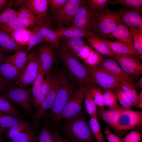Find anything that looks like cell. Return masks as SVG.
I'll list each match as a JSON object with an SVG mask.
<instances>
[{
  "label": "cell",
  "instance_id": "cell-1",
  "mask_svg": "<svg viewBox=\"0 0 142 142\" xmlns=\"http://www.w3.org/2000/svg\"><path fill=\"white\" fill-rule=\"evenodd\" d=\"M122 12V9L113 11L105 8L97 11H92L90 22L92 31L99 37H106L121 20Z\"/></svg>",
  "mask_w": 142,
  "mask_h": 142
},
{
  "label": "cell",
  "instance_id": "cell-2",
  "mask_svg": "<svg viewBox=\"0 0 142 142\" xmlns=\"http://www.w3.org/2000/svg\"><path fill=\"white\" fill-rule=\"evenodd\" d=\"M59 50L61 60L71 80L79 86L96 85L90 78L85 65L62 46Z\"/></svg>",
  "mask_w": 142,
  "mask_h": 142
},
{
  "label": "cell",
  "instance_id": "cell-3",
  "mask_svg": "<svg viewBox=\"0 0 142 142\" xmlns=\"http://www.w3.org/2000/svg\"><path fill=\"white\" fill-rule=\"evenodd\" d=\"M64 129L70 142H95L89 122L83 114L68 119Z\"/></svg>",
  "mask_w": 142,
  "mask_h": 142
},
{
  "label": "cell",
  "instance_id": "cell-4",
  "mask_svg": "<svg viewBox=\"0 0 142 142\" xmlns=\"http://www.w3.org/2000/svg\"><path fill=\"white\" fill-rule=\"evenodd\" d=\"M75 89L69 77L63 72H60L59 88L53 105L49 111L52 119L62 112Z\"/></svg>",
  "mask_w": 142,
  "mask_h": 142
},
{
  "label": "cell",
  "instance_id": "cell-5",
  "mask_svg": "<svg viewBox=\"0 0 142 142\" xmlns=\"http://www.w3.org/2000/svg\"><path fill=\"white\" fill-rule=\"evenodd\" d=\"M142 112L123 109L115 126L111 129L120 138L130 131L141 128Z\"/></svg>",
  "mask_w": 142,
  "mask_h": 142
},
{
  "label": "cell",
  "instance_id": "cell-6",
  "mask_svg": "<svg viewBox=\"0 0 142 142\" xmlns=\"http://www.w3.org/2000/svg\"><path fill=\"white\" fill-rule=\"evenodd\" d=\"M8 85L6 86L2 94L9 100L18 104L27 114L32 115L33 109L31 89L22 88L14 84Z\"/></svg>",
  "mask_w": 142,
  "mask_h": 142
},
{
  "label": "cell",
  "instance_id": "cell-7",
  "mask_svg": "<svg viewBox=\"0 0 142 142\" xmlns=\"http://www.w3.org/2000/svg\"><path fill=\"white\" fill-rule=\"evenodd\" d=\"M87 90L85 85L79 86L76 89L71 98L60 114L52 120L58 121L63 119H69L82 114L83 103Z\"/></svg>",
  "mask_w": 142,
  "mask_h": 142
},
{
  "label": "cell",
  "instance_id": "cell-8",
  "mask_svg": "<svg viewBox=\"0 0 142 142\" xmlns=\"http://www.w3.org/2000/svg\"><path fill=\"white\" fill-rule=\"evenodd\" d=\"M88 75L93 82L103 93L108 90H113L119 85L121 79L116 77L96 67L85 65Z\"/></svg>",
  "mask_w": 142,
  "mask_h": 142
},
{
  "label": "cell",
  "instance_id": "cell-9",
  "mask_svg": "<svg viewBox=\"0 0 142 142\" xmlns=\"http://www.w3.org/2000/svg\"><path fill=\"white\" fill-rule=\"evenodd\" d=\"M83 0H68L55 13L52 21L58 27L69 25L73 20L75 12Z\"/></svg>",
  "mask_w": 142,
  "mask_h": 142
},
{
  "label": "cell",
  "instance_id": "cell-10",
  "mask_svg": "<svg viewBox=\"0 0 142 142\" xmlns=\"http://www.w3.org/2000/svg\"><path fill=\"white\" fill-rule=\"evenodd\" d=\"M39 61L37 50L29 54L27 64L15 84L16 85L24 88L33 84L37 74Z\"/></svg>",
  "mask_w": 142,
  "mask_h": 142
},
{
  "label": "cell",
  "instance_id": "cell-11",
  "mask_svg": "<svg viewBox=\"0 0 142 142\" xmlns=\"http://www.w3.org/2000/svg\"><path fill=\"white\" fill-rule=\"evenodd\" d=\"M123 71L135 81L142 74V64L133 56L115 54L114 58Z\"/></svg>",
  "mask_w": 142,
  "mask_h": 142
},
{
  "label": "cell",
  "instance_id": "cell-12",
  "mask_svg": "<svg viewBox=\"0 0 142 142\" xmlns=\"http://www.w3.org/2000/svg\"><path fill=\"white\" fill-rule=\"evenodd\" d=\"M53 74V82L50 89L40 104L37 111L33 116L36 121L40 120L46 111L52 107L59 85L60 71H56Z\"/></svg>",
  "mask_w": 142,
  "mask_h": 142
},
{
  "label": "cell",
  "instance_id": "cell-13",
  "mask_svg": "<svg viewBox=\"0 0 142 142\" xmlns=\"http://www.w3.org/2000/svg\"><path fill=\"white\" fill-rule=\"evenodd\" d=\"M48 0H28L26 6L36 16V23L39 26L49 28L50 25L47 13Z\"/></svg>",
  "mask_w": 142,
  "mask_h": 142
},
{
  "label": "cell",
  "instance_id": "cell-14",
  "mask_svg": "<svg viewBox=\"0 0 142 142\" xmlns=\"http://www.w3.org/2000/svg\"><path fill=\"white\" fill-rule=\"evenodd\" d=\"M95 67L116 77L128 81L135 85V82L123 71L118 62L113 58L108 57H103L100 63Z\"/></svg>",
  "mask_w": 142,
  "mask_h": 142
},
{
  "label": "cell",
  "instance_id": "cell-15",
  "mask_svg": "<svg viewBox=\"0 0 142 142\" xmlns=\"http://www.w3.org/2000/svg\"><path fill=\"white\" fill-rule=\"evenodd\" d=\"M53 45H43L37 50L38 56L45 75L50 70L56 59Z\"/></svg>",
  "mask_w": 142,
  "mask_h": 142
},
{
  "label": "cell",
  "instance_id": "cell-16",
  "mask_svg": "<svg viewBox=\"0 0 142 142\" xmlns=\"http://www.w3.org/2000/svg\"><path fill=\"white\" fill-rule=\"evenodd\" d=\"M91 12V10L85 0L77 10L72 26L93 32L92 30L90 22Z\"/></svg>",
  "mask_w": 142,
  "mask_h": 142
},
{
  "label": "cell",
  "instance_id": "cell-17",
  "mask_svg": "<svg viewBox=\"0 0 142 142\" xmlns=\"http://www.w3.org/2000/svg\"><path fill=\"white\" fill-rule=\"evenodd\" d=\"M106 37L116 38L118 40L128 46L137 56L129 30L128 27L123 23L121 19L113 31Z\"/></svg>",
  "mask_w": 142,
  "mask_h": 142
},
{
  "label": "cell",
  "instance_id": "cell-18",
  "mask_svg": "<svg viewBox=\"0 0 142 142\" xmlns=\"http://www.w3.org/2000/svg\"><path fill=\"white\" fill-rule=\"evenodd\" d=\"M61 46L63 47L72 56L79 60V54L87 45L82 38L60 37Z\"/></svg>",
  "mask_w": 142,
  "mask_h": 142
},
{
  "label": "cell",
  "instance_id": "cell-19",
  "mask_svg": "<svg viewBox=\"0 0 142 142\" xmlns=\"http://www.w3.org/2000/svg\"><path fill=\"white\" fill-rule=\"evenodd\" d=\"M22 72L12 64L4 60L0 64V77L7 85L15 84Z\"/></svg>",
  "mask_w": 142,
  "mask_h": 142
},
{
  "label": "cell",
  "instance_id": "cell-20",
  "mask_svg": "<svg viewBox=\"0 0 142 142\" xmlns=\"http://www.w3.org/2000/svg\"><path fill=\"white\" fill-rule=\"evenodd\" d=\"M123 109L122 107L107 110L97 108L96 116L98 119L104 122L111 129L116 124Z\"/></svg>",
  "mask_w": 142,
  "mask_h": 142
},
{
  "label": "cell",
  "instance_id": "cell-21",
  "mask_svg": "<svg viewBox=\"0 0 142 142\" xmlns=\"http://www.w3.org/2000/svg\"><path fill=\"white\" fill-rule=\"evenodd\" d=\"M54 30L59 37L82 38L92 36L99 37L92 32L72 26L69 27H59Z\"/></svg>",
  "mask_w": 142,
  "mask_h": 142
},
{
  "label": "cell",
  "instance_id": "cell-22",
  "mask_svg": "<svg viewBox=\"0 0 142 142\" xmlns=\"http://www.w3.org/2000/svg\"><path fill=\"white\" fill-rule=\"evenodd\" d=\"M142 9H122L121 19L123 23L127 26L138 28L142 32V18L140 12Z\"/></svg>",
  "mask_w": 142,
  "mask_h": 142
},
{
  "label": "cell",
  "instance_id": "cell-23",
  "mask_svg": "<svg viewBox=\"0 0 142 142\" xmlns=\"http://www.w3.org/2000/svg\"><path fill=\"white\" fill-rule=\"evenodd\" d=\"M28 52L24 48L14 52L13 55L7 56L4 61L13 65L22 72L28 60Z\"/></svg>",
  "mask_w": 142,
  "mask_h": 142
},
{
  "label": "cell",
  "instance_id": "cell-24",
  "mask_svg": "<svg viewBox=\"0 0 142 142\" xmlns=\"http://www.w3.org/2000/svg\"><path fill=\"white\" fill-rule=\"evenodd\" d=\"M53 74L50 73L46 75L44 83L32 99V104L37 110L42 102L46 96L51 88L53 82Z\"/></svg>",
  "mask_w": 142,
  "mask_h": 142
},
{
  "label": "cell",
  "instance_id": "cell-25",
  "mask_svg": "<svg viewBox=\"0 0 142 142\" xmlns=\"http://www.w3.org/2000/svg\"><path fill=\"white\" fill-rule=\"evenodd\" d=\"M100 37L90 36L86 37L88 42L95 50L100 55L114 58L115 54Z\"/></svg>",
  "mask_w": 142,
  "mask_h": 142
},
{
  "label": "cell",
  "instance_id": "cell-26",
  "mask_svg": "<svg viewBox=\"0 0 142 142\" xmlns=\"http://www.w3.org/2000/svg\"><path fill=\"white\" fill-rule=\"evenodd\" d=\"M79 57L83 60L85 65L94 67L100 63L103 57L87 45L81 51Z\"/></svg>",
  "mask_w": 142,
  "mask_h": 142
},
{
  "label": "cell",
  "instance_id": "cell-27",
  "mask_svg": "<svg viewBox=\"0 0 142 142\" xmlns=\"http://www.w3.org/2000/svg\"><path fill=\"white\" fill-rule=\"evenodd\" d=\"M0 47L3 50L14 52L24 48L16 41L9 34L0 29Z\"/></svg>",
  "mask_w": 142,
  "mask_h": 142
},
{
  "label": "cell",
  "instance_id": "cell-28",
  "mask_svg": "<svg viewBox=\"0 0 142 142\" xmlns=\"http://www.w3.org/2000/svg\"><path fill=\"white\" fill-rule=\"evenodd\" d=\"M0 113L20 120L25 116L7 98L2 94L0 95Z\"/></svg>",
  "mask_w": 142,
  "mask_h": 142
},
{
  "label": "cell",
  "instance_id": "cell-29",
  "mask_svg": "<svg viewBox=\"0 0 142 142\" xmlns=\"http://www.w3.org/2000/svg\"><path fill=\"white\" fill-rule=\"evenodd\" d=\"M17 17L25 27L34 28L36 24V16L26 6L17 11Z\"/></svg>",
  "mask_w": 142,
  "mask_h": 142
},
{
  "label": "cell",
  "instance_id": "cell-30",
  "mask_svg": "<svg viewBox=\"0 0 142 142\" xmlns=\"http://www.w3.org/2000/svg\"><path fill=\"white\" fill-rule=\"evenodd\" d=\"M111 50L115 54L127 56H133L137 58L136 55L128 46L118 40L109 41L103 39Z\"/></svg>",
  "mask_w": 142,
  "mask_h": 142
},
{
  "label": "cell",
  "instance_id": "cell-31",
  "mask_svg": "<svg viewBox=\"0 0 142 142\" xmlns=\"http://www.w3.org/2000/svg\"><path fill=\"white\" fill-rule=\"evenodd\" d=\"M39 29L44 41L52 43L55 48L60 49L61 44L60 37L55 30L45 26H39Z\"/></svg>",
  "mask_w": 142,
  "mask_h": 142
},
{
  "label": "cell",
  "instance_id": "cell-32",
  "mask_svg": "<svg viewBox=\"0 0 142 142\" xmlns=\"http://www.w3.org/2000/svg\"><path fill=\"white\" fill-rule=\"evenodd\" d=\"M31 128V126L29 122L27 120H21L7 129L6 136L11 139L19 134Z\"/></svg>",
  "mask_w": 142,
  "mask_h": 142
},
{
  "label": "cell",
  "instance_id": "cell-33",
  "mask_svg": "<svg viewBox=\"0 0 142 142\" xmlns=\"http://www.w3.org/2000/svg\"><path fill=\"white\" fill-rule=\"evenodd\" d=\"M119 86L131 102L133 106L135 107L138 94L134 84L121 79L119 82Z\"/></svg>",
  "mask_w": 142,
  "mask_h": 142
},
{
  "label": "cell",
  "instance_id": "cell-34",
  "mask_svg": "<svg viewBox=\"0 0 142 142\" xmlns=\"http://www.w3.org/2000/svg\"><path fill=\"white\" fill-rule=\"evenodd\" d=\"M17 12L12 7L9 1L4 9L0 13V29H2L12 19L17 16Z\"/></svg>",
  "mask_w": 142,
  "mask_h": 142
},
{
  "label": "cell",
  "instance_id": "cell-35",
  "mask_svg": "<svg viewBox=\"0 0 142 142\" xmlns=\"http://www.w3.org/2000/svg\"><path fill=\"white\" fill-rule=\"evenodd\" d=\"M88 122L92 133L97 142H106L96 116L90 117Z\"/></svg>",
  "mask_w": 142,
  "mask_h": 142
},
{
  "label": "cell",
  "instance_id": "cell-36",
  "mask_svg": "<svg viewBox=\"0 0 142 142\" xmlns=\"http://www.w3.org/2000/svg\"><path fill=\"white\" fill-rule=\"evenodd\" d=\"M26 28L18 18L16 17L12 19L2 29L11 36L25 29Z\"/></svg>",
  "mask_w": 142,
  "mask_h": 142
},
{
  "label": "cell",
  "instance_id": "cell-37",
  "mask_svg": "<svg viewBox=\"0 0 142 142\" xmlns=\"http://www.w3.org/2000/svg\"><path fill=\"white\" fill-rule=\"evenodd\" d=\"M90 92L97 108L104 109L105 106L103 101V93L96 85L86 86Z\"/></svg>",
  "mask_w": 142,
  "mask_h": 142
},
{
  "label": "cell",
  "instance_id": "cell-38",
  "mask_svg": "<svg viewBox=\"0 0 142 142\" xmlns=\"http://www.w3.org/2000/svg\"><path fill=\"white\" fill-rule=\"evenodd\" d=\"M9 142H37L35 131L31 128L15 136Z\"/></svg>",
  "mask_w": 142,
  "mask_h": 142
},
{
  "label": "cell",
  "instance_id": "cell-39",
  "mask_svg": "<svg viewBox=\"0 0 142 142\" xmlns=\"http://www.w3.org/2000/svg\"><path fill=\"white\" fill-rule=\"evenodd\" d=\"M45 75L39 60L37 74L31 88V93L33 98L44 83L45 79Z\"/></svg>",
  "mask_w": 142,
  "mask_h": 142
},
{
  "label": "cell",
  "instance_id": "cell-40",
  "mask_svg": "<svg viewBox=\"0 0 142 142\" xmlns=\"http://www.w3.org/2000/svg\"><path fill=\"white\" fill-rule=\"evenodd\" d=\"M103 99L105 106L109 108L122 107L118 103L116 95L113 90H108L103 93Z\"/></svg>",
  "mask_w": 142,
  "mask_h": 142
},
{
  "label": "cell",
  "instance_id": "cell-41",
  "mask_svg": "<svg viewBox=\"0 0 142 142\" xmlns=\"http://www.w3.org/2000/svg\"><path fill=\"white\" fill-rule=\"evenodd\" d=\"M113 90L116 95L118 102L122 107L125 109H131L133 106L132 103L119 85Z\"/></svg>",
  "mask_w": 142,
  "mask_h": 142
},
{
  "label": "cell",
  "instance_id": "cell-42",
  "mask_svg": "<svg viewBox=\"0 0 142 142\" xmlns=\"http://www.w3.org/2000/svg\"><path fill=\"white\" fill-rule=\"evenodd\" d=\"M84 99L85 107L87 113L90 117L96 116L97 107L87 87Z\"/></svg>",
  "mask_w": 142,
  "mask_h": 142
},
{
  "label": "cell",
  "instance_id": "cell-43",
  "mask_svg": "<svg viewBox=\"0 0 142 142\" xmlns=\"http://www.w3.org/2000/svg\"><path fill=\"white\" fill-rule=\"evenodd\" d=\"M31 34L27 42L26 48L28 51L37 45L44 41L39 29V26L34 27L31 31Z\"/></svg>",
  "mask_w": 142,
  "mask_h": 142
},
{
  "label": "cell",
  "instance_id": "cell-44",
  "mask_svg": "<svg viewBox=\"0 0 142 142\" xmlns=\"http://www.w3.org/2000/svg\"><path fill=\"white\" fill-rule=\"evenodd\" d=\"M127 27L129 30L134 47L137 52L140 48H142V32L137 28Z\"/></svg>",
  "mask_w": 142,
  "mask_h": 142
},
{
  "label": "cell",
  "instance_id": "cell-45",
  "mask_svg": "<svg viewBox=\"0 0 142 142\" xmlns=\"http://www.w3.org/2000/svg\"><path fill=\"white\" fill-rule=\"evenodd\" d=\"M120 4L131 9H142V0H111L109 4Z\"/></svg>",
  "mask_w": 142,
  "mask_h": 142
},
{
  "label": "cell",
  "instance_id": "cell-46",
  "mask_svg": "<svg viewBox=\"0 0 142 142\" xmlns=\"http://www.w3.org/2000/svg\"><path fill=\"white\" fill-rule=\"evenodd\" d=\"M37 142H55L54 134L47 126L42 128L37 138Z\"/></svg>",
  "mask_w": 142,
  "mask_h": 142
},
{
  "label": "cell",
  "instance_id": "cell-47",
  "mask_svg": "<svg viewBox=\"0 0 142 142\" xmlns=\"http://www.w3.org/2000/svg\"><path fill=\"white\" fill-rule=\"evenodd\" d=\"M126 134L121 140L122 142H140L142 139L141 128L131 130Z\"/></svg>",
  "mask_w": 142,
  "mask_h": 142
},
{
  "label": "cell",
  "instance_id": "cell-48",
  "mask_svg": "<svg viewBox=\"0 0 142 142\" xmlns=\"http://www.w3.org/2000/svg\"><path fill=\"white\" fill-rule=\"evenodd\" d=\"M21 120L0 113V125L5 131Z\"/></svg>",
  "mask_w": 142,
  "mask_h": 142
},
{
  "label": "cell",
  "instance_id": "cell-49",
  "mask_svg": "<svg viewBox=\"0 0 142 142\" xmlns=\"http://www.w3.org/2000/svg\"><path fill=\"white\" fill-rule=\"evenodd\" d=\"M110 0H87L85 2L90 9L95 11L101 10L109 4Z\"/></svg>",
  "mask_w": 142,
  "mask_h": 142
},
{
  "label": "cell",
  "instance_id": "cell-50",
  "mask_svg": "<svg viewBox=\"0 0 142 142\" xmlns=\"http://www.w3.org/2000/svg\"><path fill=\"white\" fill-rule=\"evenodd\" d=\"M104 133L108 142H122L121 138L114 133L109 126L105 127Z\"/></svg>",
  "mask_w": 142,
  "mask_h": 142
},
{
  "label": "cell",
  "instance_id": "cell-51",
  "mask_svg": "<svg viewBox=\"0 0 142 142\" xmlns=\"http://www.w3.org/2000/svg\"><path fill=\"white\" fill-rule=\"evenodd\" d=\"M68 0H48V4L50 10L55 13L62 7Z\"/></svg>",
  "mask_w": 142,
  "mask_h": 142
},
{
  "label": "cell",
  "instance_id": "cell-52",
  "mask_svg": "<svg viewBox=\"0 0 142 142\" xmlns=\"http://www.w3.org/2000/svg\"><path fill=\"white\" fill-rule=\"evenodd\" d=\"M11 6L16 8L19 9L26 6L27 0H14L9 1Z\"/></svg>",
  "mask_w": 142,
  "mask_h": 142
},
{
  "label": "cell",
  "instance_id": "cell-53",
  "mask_svg": "<svg viewBox=\"0 0 142 142\" xmlns=\"http://www.w3.org/2000/svg\"><path fill=\"white\" fill-rule=\"evenodd\" d=\"M135 107L140 110L142 109V91L138 95L136 100Z\"/></svg>",
  "mask_w": 142,
  "mask_h": 142
},
{
  "label": "cell",
  "instance_id": "cell-54",
  "mask_svg": "<svg viewBox=\"0 0 142 142\" xmlns=\"http://www.w3.org/2000/svg\"><path fill=\"white\" fill-rule=\"evenodd\" d=\"M53 134L55 139V142H70L62 138L59 134L56 133Z\"/></svg>",
  "mask_w": 142,
  "mask_h": 142
},
{
  "label": "cell",
  "instance_id": "cell-55",
  "mask_svg": "<svg viewBox=\"0 0 142 142\" xmlns=\"http://www.w3.org/2000/svg\"><path fill=\"white\" fill-rule=\"evenodd\" d=\"M8 2L7 0H0V13L4 7H6Z\"/></svg>",
  "mask_w": 142,
  "mask_h": 142
},
{
  "label": "cell",
  "instance_id": "cell-56",
  "mask_svg": "<svg viewBox=\"0 0 142 142\" xmlns=\"http://www.w3.org/2000/svg\"><path fill=\"white\" fill-rule=\"evenodd\" d=\"M135 88L142 89V78L141 77L139 80L137 82L135 83Z\"/></svg>",
  "mask_w": 142,
  "mask_h": 142
},
{
  "label": "cell",
  "instance_id": "cell-57",
  "mask_svg": "<svg viewBox=\"0 0 142 142\" xmlns=\"http://www.w3.org/2000/svg\"><path fill=\"white\" fill-rule=\"evenodd\" d=\"M6 56L3 52L0 50V64L4 61Z\"/></svg>",
  "mask_w": 142,
  "mask_h": 142
},
{
  "label": "cell",
  "instance_id": "cell-58",
  "mask_svg": "<svg viewBox=\"0 0 142 142\" xmlns=\"http://www.w3.org/2000/svg\"><path fill=\"white\" fill-rule=\"evenodd\" d=\"M6 85H7L0 84V93L3 91Z\"/></svg>",
  "mask_w": 142,
  "mask_h": 142
},
{
  "label": "cell",
  "instance_id": "cell-59",
  "mask_svg": "<svg viewBox=\"0 0 142 142\" xmlns=\"http://www.w3.org/2000/svg\"><path fill=\"white\" fill-rule=\"evenodd\" d=\"M0 84L7 85L6 83L0 77Z\"/></svg>",
  "mask_w": 142,
  "mask_h": 142
},
{
  "label": "cell",
  "instance_id": "cell-60",
  "mask_svg": "<svg viewBox=\"0 0 142 142\" xmlns=\"http://www.w3.org/2000/svg\"><path fill=\"white\" fill-rule=\"evenodd\" d=\"M5 131L1 127L0 125V136H1V135L3 134L4 132Z\"/></svg>",
  "mask_w": 142,
  "mask_h": 142
},
{
  "label": "cell",
  "instance_id": "cell-61",
  "mask_svg": "<svg viewBox=\"0 0 142 142\" xmlns=\"http://www.w3.org/2000/svg\"><path fill=\"white\" fill-rule=\"evenodd\" d=\"M0 142H4L3 141L1 137V136H0Z\"/></svg>",
  "mask_w": 142,
  "mask_h": 142
}]
</instances>
